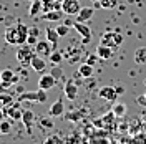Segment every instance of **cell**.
<instances>
[{"label":"cell","instance_id":"43","mask_svg":"<svg viewBox=\"0 0 146 144\" xmlns=\"http://www.w3.org/2000/svg\"><path fill=\"white\" fill-rule=\"evenodd\" d=\"M58 2H63V0H58Z\"/></svg>","mask_w":146,"mask_h":144},{"label":"cell","instance_id":"44","mask_svg":"<svg viewBox=\"0 0 146 144\" xmlns=\"http://www.w3.org/2000/svg\"><path fill=\"white\" fill-rule=\"evenodd\" d=\"M0 137H2V133H0Z\"/></svg>","mask_w":146,"mask_h":144},{"label":"cell","instance_id":"46","mask_svg":"<svg viewBox=\"0 0 146 144\" xmlns=\"http://www.w3.org/2000/svg\"><path fill=\"white\" fill-rule=\"evenodd\" d=\"M93 2H96V0H93Z\"/></svg>","mask_w":146,"mask_h":144},{"label":"cell","instance_id":"8","mask_svg":"<svg viewBox=\"0 0 146 144\" xmlns=\"http://www.w3.org/2000/svg\"><path fill=\"white\" fill-rule=\"evenodd\" d=\"M98 96H100L101 99H105V101H115V99L118 98L115 86H103V88L98 91Z\"/></svg>","mask_w":146,"mask_h":144},{"label":"cell","instance_id":"6","mask_svg":"<svg viewBox=\"0 0 146 144\" xmlns=\"http://www.w3.org/2000/svg\"><path fill=\"white\" fill-rule=\"evenodd\" d=\"M3 111L7 113V116L10 119H22V114H23V109L20 108V101H17V99L12 104L3 106Z\"/></svg>","mask_w":146,"mask_h":144},{"label":"cell","instance_id":"11","mask_svg":"<svg viewBox=\"0 0 146 144\" xmlns=\"http://www.w3.org/2000/svg\"><path fill=\"white\" fill-rule=\"evenodd\" d=\"M40 99V94H38V90L36 91H23L17 96V101L20 103H25V101H33V103H38Z\"/></svg>","mask_w":146,"mask_h":144},{"label":"cell","instance_id":"20","mask_svg":"<svg viewBox=\"0 0 146 144\" xmlns=\"http://www.w3.org/2000/svg\"><path fill=\"white\" fill-rule=\"evenodd\" d=\"M2 80H3V81H10L12 85H15V83H18V75L13 71V70L7 68V70H3V71H2Z\"/></svg>","mask_w":146,"mask_h":144},{"label":"cell","instance_id":"32","mask_svg":"<svg viewBox=\"0 0 146 144\" xmlns=\"http://www.w3.org/2000/svg\"><path fill=\"white\" fill-rule=\"evenodd\" d=\"M98 58H100V56H98V53H90L88 56H86V63L91 65V66H95V65H96V61H98Z\"/></svg>","mask_w":146,"mask_h":144},{"label":"cell","instance_id":"41","mask_svg":"<svg viewBox=\"0 0 146 144\" xmlns=\"http://www.w3.org/2000/svg\"><path fill=\"white\" fill-rule=\"evenodd\" d=\"M0 81H2V71H0Z\"/></svg>","mask_w":146,"mask_h":144},{"label":"cell","instance_id":"45","mask_svg":"<svg viewBox=\"0 0 146 144\" xmlns=\"http://www.w3.org/2000/svg\"><path fill=\"white\" fill-rule=\"evenodd\" d=\"M145 98H146V93H145Z\"/></svg>","mask_w":146,"mask_h":144},{"label":"cell","instance_id":"25","mask_svg":"<svg viewBox=\"0 0 146 144\" xmlns=\"http://www.w3.org/2000/svg\"><path fill=\"white\" fill-rule=\"evenodd\" d=\"M15 101V98L12 96V94H9V93H0V103L3 104V106H7V104H12Z\"/></svg>","mask_w":146,"mask_h":144},{"label":"cell","instance_id":"40","mask_svg":"<svg viewBox=\"0 0 146 144\" xmlns=\"http://www.w3.org/2000/svg\"><path fill=\"white\" fill-rule=\"evenodd\" d=\"M93 9H101V3H100V0H96V2H95V3H93Z\"/></svg>","mask_w":146,"mask_h":144},{"label":"cell","instance_id":"14","mask_svg":"<svg viewBox=\"0 0 146 144\" xmlns=\"http://www.w3.org/2000/svg\"><path fill=\"white\" fill-rule=\"evenodd\" d=\"M42 7H43V12H50V10H62V2L58 0H42Z\"/></svg>","mask_w":146,"mask_h":144},{"label":"cell","instance_id":"13","mask_svg":"<svg viewBox=\"0 0 146 144\" xmlns=\"http://www.w3.org/2000/svg\"><path fill=\"white\" fill-rule=\"evenodd\" d=\"M93 13H95V9H90V7H83V9L78 12V15H76V22H83V23H86L88 20H91Z\"/></svg>","mask_w":146,"mask_h":144},{"label":"cell","instance_id":"39","mask_svg":"<svg viewBox=\"0 0 146 144\" xmlns=\"http://www.w3.org/2000/svg\"><path fill=\"white\" fill-rule=\"evenodd\" d=\"M3 119H7V113H5L3 109H0V123H2Z\"/></svg>","mask_w":146,"mask_h":144},{"label":"cell","instance_id":"23","mask_svg":"<svg viewBox=\"0 0 146 144\" xmlns=\"http://www.w3.org/2000/svg\"><path fill=\"white\" fill-rule=\"evenodd\" d=\"M111 111L115 113V116H116V118L125 116V114H126V104H125V103H116V104L113 106Z\"/></svg>","mask_w":146,"mask_h":144},{"label":"cell","instance_id":"3","mask_svg":"<svg viewBox=\"0 0 146 144\" xmlns=\"http://www.w3.org/2000/svg\"><path fill=\"white\" fill-rule=\"evenodd\" d=\"M33 48H35V53L42 58H50V55L53 53V45L48 40H38V43Z\"/></svg>","mask_w":146,"mask_h":144},{"label":"cell","instance_id":"10","mask_svg":"<svg viewBox=\"0 0 146 144\" xmlns=\"http://www.w3.org/2000/svg\"><path fill=\"white\" fill-rule=\"evenodd\" d=\"M5 42L10 43V45H18V32H17V27L15 25H12L5 30Z\"/></svg>","mask_w":146,"mask_h":144},{"label":"cell","instance_id":"34","mask_svg":"<svg viewBox=\"0 0 146 144\" xmlns=\"http://www.w3.org/2000/svg\"><path fill=\"white\" fill-rule=\"evenodd\" d=\"M12 88V83L10 81H0V93H7V91Z\"/></svg>","mask_w":146,"mask_h":144},{"label":"cell","instance_id":"28","mask_svg":"<svg viewBox=\"0 0 146 144\" xmlns=\"http://www.w3.org/2000/svg\"><path fill=\"white\" fill-rule=\"evenodd\" d=\"M10 131H12V124H10V121L3 119V121L0 123V133H2V134H9Z\"/></svg>","mask_w":146,"mask_h":144},{"label":"cell","instance_id":"36","mask_svg":"<svg viewBox=\"0 0 146 144\" xmlns=\"http://www.w3.org/2000/svg\"><path fill=\"white\" fill-rule=\"evenodd\" d=\"M42 126L43 127H53V121L48 119V118H43V119H42Z\"/></svg>","mask_w":146,"mask_h":144},{"label":"cell","instance_id":"26","mask_svg":"<svg viewBox=\"0 0 146 144\" xmlns=\"http://www.w3.org/2000/svg\"><path fill=\"white\" fill-rule=\"evenodd\" d=\"M100 3H101V9L111 10L118 5V0H100Z\"/></svg>","mask_w":146,"mask_h":144},{"label":"cell","instance_id":"24","mask_svg":"<svg viewBox=\"0 0 146 144\" xmlns=\"http://www.w3.org/2000/svg\"><path fill=\"white\" fill-rule=\"evenodd\" d=\"M135 61L136 63H146V46L138 48L135 52Z\"/></svg>","mask_w":146,"mask_h":144},{"label":"cell","instance_id":"31","mask_svg":"<svg viewBox=\"0 0 146 144\" xmlns=\"http://www.w3.org/2000/svg\"><path fill=\"white\" fill-rule=\"evenodd\" d=\"M56 33H58V35H60V38H62V36H66L68 35V33H70V27H68V25H58V27H56Z\"/></svg>","mask_w":146,"mask_h":144},{"label":"cell","instance_id":"22","mask_svg":"<svg viewBox=\"0 0 146 144\" xmlns=\"http://www.w3.org/2000/svg\"><path fill=\"white\" fill-rule=\"evenodd\" d=\"M96 53H98V56H100V60H110V58L113 56V50H111L110 46L100 45L98 50H96Z\"/></svg>","mask_w":146,"mask_h":144},{"label":"cell","instance_id":"5","mask_svg":"<svg viewBox=\"0 0 146 144\" xmlns=\"http://www.w3.org/2000/svg\"><path fill=\"white\" fill-rule=\"evenodd\" d=\"M73 28L76 30V33L82 36L83 40V45H86V43H90L91 40V28L86 25V23H83V22H73Z\"/></svg>","mask_w":146,"mask_h":144},{"label":"cell","instance_id":"7","mask_svg":"<svg viewBox=\"0 0 146 144\" xmlns=\"http://www.w3.org/2000/svg\"><path fill=\"white\" fill-rule=\"evenodd\" d=\"M56 78H55L52 73H46V75H42L40 76V80H38V88H42V90H52V88H55V85H56Z\"/></svg>","mask_w":146,"mask_h":144},{"label":"cell","instance_id":"4","mask_svg":"<svg viewBox=\"0 0 146 144\" xmlns=\"http://www.w3.org/2000/svg\"><path fill=\"white\" fill-rule=\"evenodd\" d=\"M82 3L80 0H63L62 2V10H63L65 15H78V12L82 10Z\"/></svg>","mask_w":146,"mask_h":144},{"label":"cell","instance_id":"38","mask_svg":"<svg viewBox=\"0 0 146 144\" xmlns=\"http://www.w3.org/2000/svg\"><path fill=\"white\" fill-rule=\"evenodd\" d=\"M115 90H116V94H123L125 93V86H115Z\"/></svg>","mask_w":146,"mask_h":144},{"label":"cell","instance_id":"21","mask_svg":"<svg viewBox=\"0 0 146 144\" xmlns=\"http://www.w3.org/2000/svg\"><path fill=\"white\" fill-rule=\"evenodd\" d=\"M78 75H80L82 78H91V76H93V66L88 65L86 61L82 63L80 65V68H78Z\"/></svg>","mask_w":146,"mask_h":144},{"label":"cell","instance_id":"19","mask_svg":"<svg viewBox=\"0 0 146 144\" xmlns=\"http://www.w3.org/2000/svg\"><path fill=\"white\" fill-rule=\"evenodd\" d=\"M42 17H43V20H46V22H56V20H62L63 10H50V12L42 13Z\"/></svg>","mask_w":146,"mask_h":144},{"label":"cell","instance_id":"30","mask_svg":"<svg viewBox=\"0 0 146 144\" xmlns=\"http://www.w3.org/2000/svg\"><path fill=\"white\" fill-rule=\"evenodd\" d=\"M43 144H65V143H63V139H62V137H58L56 134H53V136H48Z\"/></svg>","mask_w":146,"mask_h":144},{"label":"cell","instance_id":"17","mask_svg":"<svg viewBox=\"0 0 146 144\" xmlns=\"http://www.w3.org/2000/svg\"><path fill=\"white\" fill-rule=\"evenodd\" d=\"M65 114V106L62 99H56L53 104L50 106V116H62Z\"/></svg>","mask_w":146,"mask_h":144},{"label":"cell","instance_id":"12","mask_svg":"<svg viewBox=\"0 0 146 144\" xmlns=\"http://www.w3.org/2000/svg\"><path fill=\"white\" fill-rule=\"evenodd\" d=\"M33 121H35V113L30 111V109H23V114H22V123L25 124L28 133H32V126H33Z\"/></svg>","mask_w":146,"mask_h":144},{"label":"cell","instance_id":"18","mask_svg":"<svg viewBox=\"0 0 146 144\" xmlns=\"http://www.w3.org/2000/svg\"><path fill=\"white\" fill-rule=\"evenodd\" d=\"M45 36H46V40L53 45V50H56V46H58V38H60V35L56 33V28H46Z\"/></svg>","mask_w":146,"mask_h":144},{"label":"cell","instance_id":"15","mask_svg":"<svg viewBox=\"0 0 146 144\" xmlns=\"http://www.w3.org/2000/svg\"><path fill=\"white\" fill-rule=\"evenodd\" d=\"M33 70H35L36 73H42V71H45V68H46V61L42 58V56H38V55H35L33 56V60H32V65H30Z\"/></svg>","mask_w":146,"mask_h":144},{"label":"cell","instance_id":"42","mask_svg":"<svg viewBox=\"0 0 146 144\" xmlns=\"http://www.w3.org/2000/svg\"><path fill=\"white\" fill-rule=\"evenodd\" d=\"M27 2H30V3H32V2H33V0H27Z\"/></svg>","mask_w":146,"mask_h":144},{"label":"cell","instance_id":"35","mask_svg":"<svg viewBox=\"0 0 146 144\" xmlns=\"http://www.w3.org/2000/svg\"><path fill=\"white\" fill-rule=\"evenodd\" d=\"M27 43H28V45H32V46H35L36 43H38V36L28 35V38H27Z\"/></svg>","mask_w":146,"mask_h":144},{"label":"cell","instance_id":"33","mask_svg":"<svg viewBox=\"0 0 146 144\" xmlns=\"http://www.w3.org/2000/svg\"><path fill=\"white\" fill-rule=\"evenodd\" d=\"M52 75H53L55 78H56V80H60V78H62V76H63V70H62V68H60V66H58V65H55V68L53 70H52Z\"/></svg>","mask_w":146,"mask_h":144},{"label":"cell","instance_id":"2","mask_svg":"<svg viewBox=\"0 0 146 144\" xmlns=\"http://www.w3.org/2000/svg\"><path fill=\"white\" fill-rule=\"evenodd\" d=\"M35 48L32 45H28V43H23V45L18 46L17 50V60L20 61L22 66H28V65H32V60H33V56H35Z\"/></svg>","mask_w":146,"mask_h":144},{"label":"cell","instance_id":"1","mask_svg":"<svg viewBox=\"0 0 146 144\" xmlns=\"http://www.w3.org/2000/svg\"><path fill=\"white\" fill-rule=\"evenodd\" d=\"M100 45L110 46V48L115 52V50H118L119 46L123 45V35L119 33V30H116V32H105V33L101 35Z\"/></svg>","mask_w":146,"mask_h":144},{"label":"cell","instance_id":"27","mask_svg":"<svg viewBox=\"0 0 146 144\" xmlns=\"http://www.w3.org/2000/svg\"><path fill=\"white\" fill-rule=\"evenodd\" d=\"M82 116H83V113H80V111H70V113L65 114V119L66 121H78Z\"/></svg>","mask_w":146,"mask_h":144},{"label":"cell","instance_id":"9","mask_svg":"<svg viewBox=\"0 0 146 144\" xmlns=\"http://www.w3.org/2000/svg\"><path fill=\"white\" fill-rule=\"evenodd\" d=\"M63 93L66 99H70V101H75L76 99V94H78V86L73 83V81H66L63 86Z\"/></svg>","mask_w":146,"mask_h":144},{"label":"cell","instance_id":"37","mask_svg":"<svg viewBox=\"0 0 146 144\" xmlns=\"http://www.w3.org/2000/svg\"><path fill=\"white\" fill-rule=\"evenodd\" d=\"M28 35L40 36V28H38V27H30V30H28Z\"/></svg>","mask_w":146,"mask_h":144},{"label":"cell","instance_id":"29","mask_svg":"<svg viewBox=\"0 0 146 144\" xmlns=\"http://www.w3.org/2000/svg\"><path fill=\"white\" fill-rule=\"evenodd\" d=\"M48 60H50L53 65H60V63H62V60H63V56H62L60 52H53V53L50 55V58H48Z\"/></svg>","mask_w":146,"mask_h":144},{"label":"cell","instance_id":"16","mask_svg":"<svg viewBox=\"0 0 146 144\" xmlns=\"http://www.w3.org/2000/svg\"><path fill=\"white\" fill-rule=\"evenodd\" d=\"M42 12H43L42 0H33L32 5H30V9H28V15L32 18H35V17H38V15H42Z\"/></svg>","mask_w":146,"mask_h":144}]
</instances>
